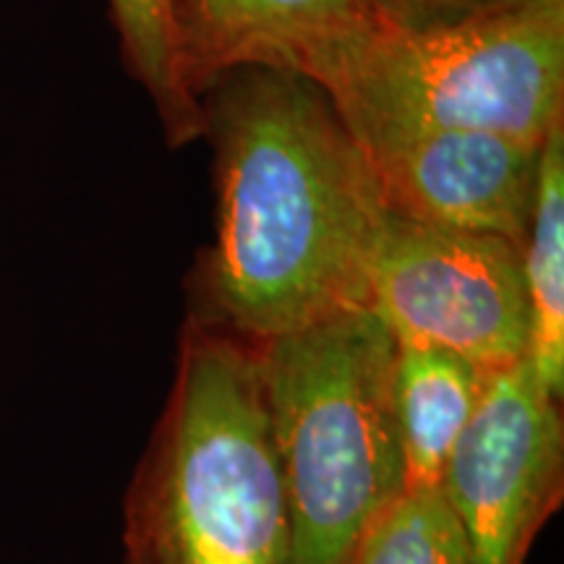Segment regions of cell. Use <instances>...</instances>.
I'll return each mask as SVG.
<instances>
[{
  "label": "cell",
  "instance_id": "obj_6",
  "mask_svg": "<svg viewBox=\"0 0 564 564\" xmlns=\"http://www.w3.org/2000/svg\"><path fill=\"white\" fill-rule=\"evenodd\" d=\"M440 494L470 564H525L564 499L562 398L531 361L489 371L481 400L444 465Z\"/></svg>",
  "mask_w": 564,
  "mask_h": 564
},
{
  "label": "cell",
  "instance_id": "obj_8",
  "mask_svg": "<svg viewBox=\"0 0 564 564\" xmlns=\"http://www.w3.org/2000/svg\"><path fill=\"white\" fill-rule=\"evenodd\" d=\"M181 79L202 91L236 68L306 76L333 100L384 30L369 0H173Z\"/></svg>",
  "mask_w": 564,
  "mask_h": 564
},
{
  "label": "cell",
  "instance_id": "obj_4",
  "mask_svg": "<svg viewBox=\"0 0 564 564\" xmlns=\"http://www.w3.org/2000/svg\"><path fill=\"white\" fill-rule=\"evenodd\" d=\"M348 129H465L544 147L564 123V0H494L447 24H384L333 97Z\"/></svg>",
  "mask_w": 564,
  "mask_h": 564
},
{
  "label": "cell",
  "instance_id": "obj_12",
  "mask_svg": "<svg viewBox=\"0 0 564 564\" xmlns=\"http://www.w3.org/2000/svg\"><path fill=\"white\" fill-rule=\"evenodd\" d=\"M352 564H470L465 535L436 491H405L364 539Z\"/></svg>",
  "mask_w": 564,
  "mask_h": 564
},
{
  "label": "cell",
  "instance_id": "obj_7",
  "mask_svg": "<svg viewBox=\"0 0 564 564\" xmlns=\"http://www.w3.org/2000/svg\"><path fill=\"white\" fill-rule=\"evenodd\" d=\"M348 131L394 215L525 246L541 147L429 126L371 123Z\"/></svg>",
  "mask_w": 564,
  "mask_h": 564
},
{
  "label": "cell",
  "instance_id": "obj_13",
  "mask_svg": "<svg viewBox=\"0 0 564 564\" xmlns=\"http://www.w3.org/2000/svg\"><path fill=\"white\" fill-rule=\"evenodd\" d=\"M489 3L494 0H369V6L387 26L405 32L447 24Z\"/></svg>",
  "mask_w": 564,
  "mask_h": 564
},
{
  "label": "cell",
  "instance_id": "obj_14",
  "mask_svg": "<svg viewBox=\"0 0 564 564\" xmlns=\"http://www.w3.org/2000/svg\"><path fill=\"white\" fill-rule=\"evenodd\" d=\"M126 564H147V560L137 552V549L126 546Z\"/></svg>",
  "mask_w": 564,
  "mask_h": 564
},
{
  "label": "cell",
  "instance_id": "obj_3",
  "mask_svg": "<svg viewBox=\"0 0 564 564\" xmlns=\"http://www.w3.org/2000/svg\"><path fill=\"white\" fill-rule=\"evenodd\" d=\"M257 345L293 564H352L405 494L392 408L394 337L371 308H345Z\"/></svg>",
  "mask_w": 564,
  "mask_h": 564
},
{
  "label": "cell",
  "instance_id": "obj_2",
  "mask_svg": "<svg viewBox=\"0 0 564 564\" xmlns=\"http://www.w3.org/2000/svg\"><path fill=\"white\" fill-rule=\"evenodd\" d=\"M126 546L147 564H293L257 345L196 314L126 499Z\"/></svg>",
  "mask_w": 564,
  "mask_h": 564
},
{
  "label": "cell",
  "instance_id": "obj_1",
  "mask_svg": "<svg viewBox=\"0 0 564 564\" xmlns=\"http://www.w3.org/2000/svg\"><path fill=\"white\" fill-rule=\"evenodd\" d=\"M215 152V241L196 316L251 343L369 308L384 199L333 100L306 76L246 66L199 97Z\"/></svg>",
  "mask_w": 564,
  "mask_h": 564
},
{
  "label": "cell",
  "instance_id": "obj_9",
  "mask_svg": "<svg viewBox=\"0 0 564 564\" xmlns=\"http://www.w3.org/2000/svg\"><path fill=\"white\" fill-rule=\"evenodd\" d=\"M486 377L489 371L449 350L398 343L392 408L405 491L440 489L444 465L481 400Z\"/></svg>",
  "mask_w": 564,
  "mask_h": 564
},
{
  "label": "cell",
  "instance_id": "obj_10",
  "mask_svg": "<svg viewBox=\"0 0 564 564\" xmlns=\"http://www.w3.org/2000/svg\"><path fill=\"white\" fill-rule=\"evenodd\" d=\"M523 274L531 306L528 361L556 398L564 392V123L541 147L539 186L528 238Z\"/></svg>",
  "mask_w": 564,
  "mask_h": 564
},
{
  "label": "cell",
  "instance_id": "obj_11",
  "mask_svg": "<svg viewBox=\"0 0 564 564\" xmlns=\"http://www.w3.org/2000/svg\"><path fill=\"white\" fill-rule=\"evenodd\" d=\"M110 13L126 68L150 95L167 144L186 147L202 139V102L181 79L173 0H110Z\"/></svg>",
  "mask_w": 564,
  "mask_h": 564
},
{
  "label": "cell",
  "instance_id": "obj_5",
  "mask_svg": "<svg viewBox=\"0 0 564 564\" xmlns=\"http://www.w3.org/2000/svg\"><path fill=\"white\" fill-rule=\"evenodd\" d=\"M369 308L394 343L432 345L481 371L528 358L523 249L387 209L369 267Z\"/></svg>",
  "mask_w": 564,
  "mask_h": 564
}]
</instances>
